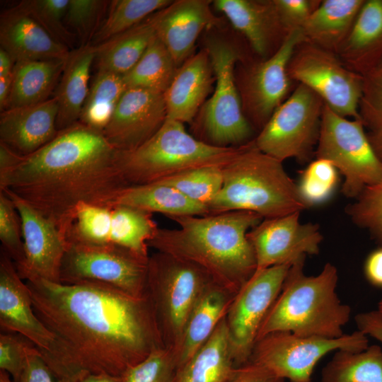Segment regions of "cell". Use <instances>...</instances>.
Returning <instances> with one entry per match:
<instances>
[{
  "label": "cell",
  "mask_w": 382,
  "mask_h": 382,
  "mask_svg": "<svg viewBox=\"0 0 382 382\" xmlns=\"http://www.w3.org/2000/svg\"><path fill=\"white\" fill-rule=\"evenodd\" d=\"M97 54V46H80L70 52L57 87L58 131L79 121L88 93L91 68Z\"/></svg>",
  "instance_id": "cell-26"
},
{
  "label": "cell",
  "mask_w": 382,
  "mask_h": 382,
  "mask_svg": "<svg viewBox=\"0 0 382 382\" xmlns=\"http://www.w3.org/2000/svg\"><path fill=\"white\" fill-rule=\"evenodd\" d=\"M1 332L21 335L40 351L57 382L65 374V358L55 337L37 316L26 282L20 277L11 258L0 253Z\"/></svg>",
  "instance_id": "cell-15"
},
{
  "label": "cell",
  "mask_w": 382,
  "mask_h": 382,
  "mask_svg": "<svg viewBox=\"0 0 382 382\" xmlns=\"http://www.w3.org/2000/svg\"><path fill=\"white\" fill-rule=\"evenodd\" d=\"M36 347L20 334L1 332L0 370L6 371L18 382L29 354Z\"/></svg>",
  "instance_id": "cell-46"
},
{
  "label": "cell",
  "mask_w": 382,
  "mask_h": 382,
  "mask_svg": "<svg viewBox=\"0 0 382 382\" xmlns=\"http://www.w3.org/2000/svg\"><path fill=\"white\" fill-rule=\"evenodd\" d=\"M287 74L292 81L316 93L335 113L361 120L362 76L349 69L337 54L304 41L294 50Z\"/></svg>",
  "instance_id": "cell-13"
},
{
  "label": "cell",
  "mask_w": 382,
  "mask_h": 382,
  "mask_svg": "<svg viewBox=\"0 0 382 382\" xmlns=\"http://www.w3.org/2000/svg\"><path fill=\"white\" fill-rule=\"evenodd\" d=\"M364 0H323L301 28L306 42L337 54Z\"/></svg>",
  "instance_id": "cell-28"
},
{
  "label": "cell",
  "mask_w": 382,
  "mask_h": 382,
  "mask_svg": "<svg viewBox=\"0 0 382 382\" xmlns=\"http://www.w3.org/2000/svg\"><path fill=\"white\" fill-rule=\"evenodd\" d=\"M222 167L211 166L194 168L159 182L173 187L190 199L207 207L222 187Z\"/></svg>",
  "instance_id": "cell-38"
},
{
  "label": "cell",
  "mask_w": 382,
  "mask_h": 382,
  "mask_svg": "<svg viewBox=\"0 0 382 382\" xmlns=\"http://www.w3.org/2000/svg\"><path fill=\"white\" fill-rule=\"evenodd\" d=\"M368 347L367 336L358 330L337 338L277 331L255 342L249 361L266 367L284 381L304 382L311 380L315 366L330 352H359Z\"/></svg>",
  "instance_id": "cell-12"
},
{
  "label": "cell",
  "mask_w": 382,
  "mask_h": 382,
  "mask_svg": "<svg viewBox=\"0 0 382 382\" xmlns=\"http://www.w3.org/2000/svg\"><path fill=\"white\" fill-rule=\"evenodd\" d=\"M204 48L210 58L216 86L200 118L201 141L219 147L245 144L253 139L255 130L243 114L236 83L241 52L235 44L218 35L207 36Z\"/></svg>",
  "instance_id": "cell-8"
},
{
  "label": "cell",
  "mask_w": 382,
  "mask_h": 382,
  "mask_svg": "<svg viewBox=\"0 0 382 382\" xmlns=\"http://www.w3.org/2000/svg\"><path fill=\"white\" fill-rule=\"evenodd\" d=\"M177 365L173 352L163 345L129 369L123 382H175Z\"/></svg>",
  "instance_id": "cell-42"
},
{
  "label": "cell",
  "mask_w": 382,
  "mask_h": 382,
  "mask_svg": "<svg viewBox=\"0 0 382 382\" xmlns=\"http://www.w3.org/2000/svg\"><path fill=\"white\" fill-rule=\"evenodd\" d=\"M212 4L245 36L261 59L272 56L290 33L274 0H216Z\"/></svg>",
  "instance_id": "cell-21"
},
{
  "label": "cell",
  "mask_w": 382,
  "mask_h": 382,
  "mask_svg": "<svg viewBox=\"0 0 382 382\" xmlns=\"http://www.w3.org/2000/svg\"><path fill=\"white\" fill-rule=\"evenodd\" d=\"M158 226L152 214L123 204L111 207L109 243L149 260L148 243Z\"/></svg>",
  "instance_id": "cell-33"
},
{
  "label": "cell",
  "mask_w": 382,
  "mask_h": 382,
  "mask_svg": "<svg viewBox=\"0 0 382 382\" xmlns=\"http://www.w3.org/2000/svg\"><path fill=\"white\" fill-rule=\"evenodd\" d=\"M18 382H57L41 353L35 347L28 355Z\"/></svg>",
  "instance_id": "cell-48"
},
{
  "label": "cell",
  "mask_w": 382,
  "mask_h": 382,
  "mask_svg": "<svg viewBox=\"0 0 382 382\" xmlns=\"http://www.w3.org/2000/svg\"><path fill=\"white\" fill-rule=\"evenodd\" d=\"M166 120L163 93L127 88L103 133L117 150L129 151L154 136Z\"/></svg>",
  "instance_id": "cell-19"
},
{
  "label": "cell",
  "mask_w": 382,
  "mask_h": 382,
  "mask_svg": "<svg viewBox=\"0 0 382 382\" xmlns=\"http://www.w3.org/2000/svg\"><path fill=\"white\" fill-rule=\"evenodd\" d=\"M377 311L382 316V299L378 303Z\"/></svg>",
  "instance_id": "cell-57"
},
{
  "label": "cell",
  "mask_w": 382,
  "mask_h": 382,
  "mask_svg": "<svg viewBox=\"0 0 382 382\" xmlns=\"http://www.w3.org/2000/svg\"><path fill=\"white\" fill-rule=\"evenodd\" d=\"M58 103L53 96L38 104L0 114V142L21 156L30 155L57 134Z\"/></svg>",
  "instance_id": "cell-22"
},
{
  "label": "cell",
  "mask_w": 382,
  "mask_h": 382,
  "mask_svg": "<svg viewBox=\"0 0 382 382\" xmlns=\"http://www.w3.org/2000/svg\"><path fill=\"white\" fill-rule=\"evenodd\" d=\"M156 32L151 16L141 23L96 45L98 71L124 75L140 59Z\"/></svg>",
  "instance_id": "cell-32"
},
{
  "label": "cell",
  "mask_w": 382,
  "mask_h": 382,
  "mask_svg": "<svg viewBox=\"0 0 382 382\" xmlns=\"http://www.w3.org/2000/svg\"><path fill=\"white\" fill-rule=\"evenodd\" d=\"M300 213L263 219L248 231L247 236L256 259L255 271L319 253L323 241L319 226L301 223Z\"/></svg>",
  "instance_id": "cell-17"
},
{
  "label": "cell",
  "mask_w": 382,
  "mask_h": 382,
  "mask_svg": "<svg viewBox=\"0 0 382 382\" xmlns=\"http://www.w3.org/2000/svg\"><path fill=\"white\" fill-rule=\"evenodd\" d=\"M170 0H114L110 1L108 13L91 45H98L137 25L151 15L164 8Z\"/></svg>",
  "instance_id": "cell-37"
},
{
  "label": "cell",
  "mask_w": 382,
  "mask_h": 382,
  "mask_svg": "<svg viewBox=\"0 0 382 382\" xmlns=\"http://www.w3.org/2000/svg\"><path fill=\"white\" fill-rule=\"evenodd\" d=\"M116 204L127 205L149 213L173 216H205L207 206L197 203L173 187L161 182L129 185L121 192Z\"/></svg>",
  "instance_id": "cell-31"
},
{
  "label": "cell",
  "mask_w": 382,
  "mask_h": 382,
  "mask_svg": "<svg viewBox=\"0 0 382 382\" xmlns=\"http://www.w3.org/2000/svg\"><path fill=\"white\" fill-rule=\"evenodd\" d=\"M345 212L355 225L367 230L382 245V181L365 187L346 207Z\"/></svg>",
  "instance_id": "cell-41"
},
{
  "label": "cell",
  "mask_w": 382,
  "mask_h": 382,
  "mask_svg": "<svg viewBox=\"0 0 382 382\" xmlns=\"http://www.w3.org/2000/svg\"><path fill=\"white\" fill-rule=\"evenodd\" d=\"M266 367L248 361L236 366L225 382H284Z\"/></svg>",
  "instance_id": "cell-49"
},
{
  "label": "cell",
  "mask_w": 382,
  "mask_h": 382,
  "mask_svg": "<svg viewBox=\"0 0 382 382\" xmlns=\"http://www.w3.org/2000/svg\"><path fill=\"white\" fill-rule=\"evenodd\" d=\"M234 296L213 282L207 286L188 318L180 345L174 354L177 369L210 337L226 316Z\"/></svg>",
  "instance_id": "cell-27"
},
{
  "label": "cell",
  "mask_w": 382,
  "mask_h": 382,
  "mask_svg": "<svg viewBox=\"0 0 382 382\" xmlns=\"http://www.w3.org/2000/svg\"><path fill=\"white\" fill-rule=\"evenodd\" d=\"M66 59L15 62L11 88L5 110L33 105L50 98Z\"/></svg>",
  "instance_id": "cell-30"
},
{
  "label": "cell",
  "mask_w": 382,
  "mask_h": 382,
  "mask_svg": "<svg viewBox=\"0 0 382 382\" xmlns=\"http://www.w3.org/2000/svg\"><path fill=\"white\" fill-rule=\"evenodd\" d=\"M304 382H313V381H312V380H310V381H304Z\"/></svg>",
  "instance_id": "cell-58"
},
{
  "label": "cell",
  "mask_w": 382,
  "mask_h": 382,
  "mask_svg": "<svg viewBox=\"0 0 382 382\" xmlns=\"http://www.w3.org/2000/svg\"><path fill=\"white\" fill-rule=\"evenodd\" d=\"M354 320L358 330L382 342V316L377 311L359 313Z\"/></svg>",
  "instance_id": "cell-50"
},
{
  "label": "cell",
  "mask_w": 382,
  "mask_h": 382,
  "mask_svg": "<svg viewBox=\"0 0 382 382\" xmlns=\"http://www.w3.org/2000/svg\"><path fill=\"white\" fill-rule=\"evenodd\" d=\"M6 192L21 218L24 262L16 268L25 281L42 279L60 282V270L66 243L59 229L35 209L14 193Z\"/></svg>",
  "instance_id": "cell-18"
},
{
  "label": "cell",
  "mask_w": 382,
  "mask_h": 382,
  "mask_svg": "<svg viewBox=\"0 0 382 382\" xmlns=\"http://www.w3.org/2000/svg\"><path fill=\"white\" fill-rule=\"evenodd\" d=\"M225 317L202 347L177 369L175 382H225L231 376L236 365Z\"/></svg>",
  "instance_id": "cell-29"
},
{
  "label": "cell",
  "mask_w": 382,
  "mask_h": 382,
  "mask_svg": "<svg viewBox=\"0 0 382 382\" xmlns=\"http://www.w3.org/2000/svg\"><path fill=\"white\" fill-rule=\"evenodd\" d=\"M177 228H161L149 247L187 262L235 295L256 270L248 231L263 218L247 211L205 216H173Z\"/></svg>",
  "instance_id": "cell-3"
},
{
  "label": "cell",
  "mask_w": 382,
  "mask_h": 382,
  "mask_svg": "<svg viewBox=\"0 0 382 382\" xmlns=\"http://www.w3.org/2000/svg\"><path fill=\"white\" fill-rule=\"evenodd\" d=\"M73 382H123L122 376L106 374H87L80 376Z\"/></svg>",
  "instance_id": "cell-53"
},
{
  "label": "cell",
  "mask_w": 382,
  "mask_h": 382,
  "mask_svg": "<svg viewBox=\"0 0 382 382\" xmlns=\"http://www.w3.org/2000/svg\"><path fill=\"white\" fill-rule=\"evenodd\" d=\"M321 382H382L381 347L336 351L321 371Z\"/></svg>",
  "instance_id": "cell-34"
},
{
  "label": "cell",
  "mask_w": 382,
  "mask_h": 382,
  "mask_svg": "<svg viewBox=\"0 0 382 382\" xmlns=\"http://www.w3.org/2000/svg\"><path fill=\"white\" fill-rule=\"evenodd\" d=\"M338 170L329 161L316 158L302 171L296 184L299 197L306 207L329 199L338 183Z\"/></svg>",
  "instance_id": "cell-39"
},
{
  "label": "cell",
  "mask_w": 382,
  "mask_h": 382,
  "mask_svg": "<svg viewBox=\"0 0 382 382\" xmlns=\"http://www.w3.org/2000/svg\"><path fill=\"white\" fill-rule=\"evenodd\" d=\"M364 273L369 284L382 289V245L367 255L364 265Z\"/></svg>",
  "instance_id": "cell-51"
},
{
  "label": "cell",
  "mask_w": 382,
  "mask_h": 382,
  "mask_svg": "<svg viewBox=\"0 0 382 382\" xmlns=\"http://www.w3.org/2000/svg\"><path fill=\"white\" fill-rule=\"evenodd\" d=\"M239 147L207 144L190 135L183 123L166 118L143 144L132 151H119L118 165L129 185L149 184L194 168L224 166Z\"/></svg>",
  "instance_id": "cell-6"
},
{
  "label": "cell",
  "mask_w": 382,
  "mask_h": 382,
  "mask_svg": "<svg viewBox=\"0 0 382 382\" xmlns=\"http://www.w3.org/2000/svg\"><path fill=\"white\" fill-rule=\"evenodd\" d=\"M369 140L382 163V122L367 132Z\"/></svg>",
  "instance_id": "cell-52"
},
{
  "label": "cell",
  "mask_w": 382,
  "mask_h": 382,
  "mask_svg": "<svg viewBox=\"0 0 382 382\" xmlns=\"http://www.w3.org/2000/svg\"><path fill=\"white\" fill-rule=\"evenodd\" d=\"M0 382H13L10 378V375L4 371L0 370Z\"/></svg>",
  "instance_id": "cell-56"
},
{
  "label": "cell",
  "mask_w": 382,
  "mask_h": 382,
  "mask_svg": "<svg viewBox=\"0 0 382 382\" xmlns=\"http://www.w3.org/2000/svg\"><path fill=\"white\" fill-rule=\"evenodd\" d=\"M33 307L64 353L63 382L87 374L122 376L164 345L149 296L92 284L25 281Z\"/></svg>",
  "instance_id": "cell-1"
},
{
  "label": "cell",
  "mask_w": 382,
  "mask_h": 382,
  "mask_svg": "<svg viewBox=\"0 0 382 382\" xmlns=\"http://www.w3.org/2000/svg\"><path fill=\"white\" fill-rule=\"evenodd\" d=\"M304 41L301 29L292 30L272 56L243 64L235 72L243 112L254 130L260 132L289 96L293 81L287 66L294 50Z\"/></svg>",
  "instance_id": "cell-14"
},
{
  "label": "cell",
  "mask_w": 382,
  "mask_h": 382,
  "mask_svg": "<svg viewBox=\"0 0 382 382\" xmlns=\"http://www.w3.org/2000/svg\"><path fill=\"white\" fill-rule=\"evenodd\" d=\"M110 1L100 0H69L64 22L80 40L81 46L90 44L99 28V22Z\"/></svg>",
  "instance_id": "cell-43"
},
{
  "label": "cell",
  "mask_w": 382,
  "mask_h": 382,
  "mask_svg": "<svg viewBox=\"0 0 382 382\" xmlns=\"http://www.w3.org/2000/svg\"><path fill=\"white\" fill-rule=\"evenodd\" d=\"M0 44L14 62L66 59L71 51L18 4L1 14Z\"/></svg>",
  "instance_id": "cell-23"
},
{
  "label": "cell",
  "mask_w": 382,
  "mask_h": 382,
  "mask_svg": "<svg viewBox=\"0 0 382 382\" xmlns=\"http://www.w3.org/2000/svg\"><path fill=\"white\" fill-rule=\"evenodd\" d=\"M178 69L170 53L155 35L136 65L122 76L127 88L164 93Z\"/></svg>",
  "instance_id": "cell-35"
},
{
  "label": "cell",
  "mask_w": 382,
  "mask_h": 382,
  "mask_svg": "<svg viewBox=\"0 0 382 382\" xmlns=\"http://www.w3.org/2000/svg\"><path fill=\"white\" fill-rule=\"evenodd\" d=\"M118 156L103 132L79 121L35 152L17 155L0 168V190L29 204L65 238L80 204L112 207L129 186Z\"/></svg>",
  "instance_id": "cell-2"
},
{
  "label": "cell",
  "mask_w": 382,
  "mask_h": 382,
  "mask_svg": "<svg viewBox=\"0 0 382 382\" xmlns=\"http://www.w3.org/2000/svg\"><path fill=\"white\" fill-rule=\"evenodd\" d=\"M212 1L177 0L151 16L156 36L179 67L192 55L195 42L205 29L221 21L211 9Z\"/></svg>",
  "instance_id": "cell-20"
},
{
  "label": "cell",
  "mask_w": 382,
  "mask_h": 382,
  "mask_svg": "<svg viewBox=\"0 0 382 382\" xmlns=\"http://www.w3.org/2000/svg\"><path fill=\"white\" fill-rule=\"evenodd\" d=\"M127 88L122 75L98 71L89 88L79 122L103 132Z\"/></svg>",
  "instance_id": "cell-36"
},
{
  "label": "cell",
  "mask_w": 382,
  "mask_h": 382,
  "mask_svg": "<svg viewBox=\"0 0 382 382\" xmlns=\"http://www.w3.org/2000/svg\"><path fill=\"white\" fill-rule=\"evenodd\" d=\"M213 69L203 48L180 66L163 93L166 118L190 123L212 91Z\"/></svg>",
  "instance_id": "cell-24"
},
{
  "label": "cell",
  "mask_w": 382,
  "mask_h": 382,
  "mask_svg": "<svg viewBox=\"0 0 382 382\" xmlns=\"http://www.w3.org/2000/svg\"><path fill=\"white\" fill-rule=\"evenodd\" d=\"M211 282L203 271L187 262L161 252L149 257L148 296L162 342L174 354L193 308Z\"/></svg>",
  "instance_id": "cell-7"
},
{
  "label": "cell",
  "mask_w": 382,
  "mask_h": 382,
  "mask_svg": "<svg viewBox=\"0 0 382 382\" xmlns=\"http://www.w3.org/2000/svg\"><path fill=\"white\" fill-rule=\"evenodd\" d=\"M359 113L369 130L382 122V60L362 76Z\"/></svg>",
  "instance_id": "cell-45"
},
{
  "label": "cell",
  "mask_w": 382,
  "mask_h": 382,
  "mask_svg": "<svg viewBox=\"0 0 382 382\" xmlns=\"http://www.w3.org/2000/svg\"><path fill=\"white\" fill-rule=\"evenodd\" d=\"M323 100L312 90L299 83L275 110L254 138L262 152L283 162L295 158L310 161L318 144Z\"/></svg>",
  "instance_id": "cell-10"
},
{
  "label": "cell",
  "mask_w": 382,
  "mask_h": 382,
  "mask_svg": "<svg viewBox=\"0 0 382 382\" xmlns=\"http://www.w3.org/2000/svg\"><path fill=\"white\" fill-rule=\"evenodd\" d=\"M148 262L115 245L66 243L60 283L106 286L130 296H148Z\"/></svg>",
  "instance_id": "cell-11"
},
{
  "label": "cell",
  "mask_w": 382,
  "mask_h": 382,
  "mask_svg": "<svg viewBox=\"0 0 382 382\" xmlns=\"http://www.w3.org/2000/svg\"><path fill=\"white\" fill-rule=\"evenodd\" d=\"M222 171L223 185L207 205L209 214L247 211L270 219L306 208L282 162L260 150L254 139L240 146Z\"/></svg>",
  "instance_id": "cell-5"
},
{
  "label": "cell",
  "mask_w": 382,
  "mask_h": 382,
  "mask_svg": "<svg viewBox=\"0 0 382 382\" xmlns=\"http://www.w3.org/2000/svg\"><path fill=\"white\" fill-rule=\"evenodd\" d=\"M281 21L291 32L301 29L320 0H274Z\"/></svg>",
  "instance_id": "cell-47"
},
{
  "label": "cell",
  "mask_w": 382,
  "mask_h": 382,
  "mask_svg": "<svg viewBox=\"0 0 382 382\" xmlns=\"http://www.w3.org/2000/svg\"><path fill=\"white\" fill-rule=\"evenodd\" d=\"M306 256L291 265L282 289L265 316L256 341L267 334L290 332L301 336L337 338L350 320L351 307L336 291L338 272L327 262L316 275L304 272Z\"/></svg>",
  "instance_id": "cell-4"
},
{
  "label": "cell",
  "mask_w": 382,
  "mask_h": 382,
  "mask_svg": "<svg viewBox=\"0 0 382 382\" xmlns=\"http://www.w3.org/2000/svg\"><path fill=\"white\" fill-rule=\"evenodd\" d=\"M1 249L13 261L16 267L24 262V246L21 218L10 197L0 190Z\"/></svg>",
  "instance_id": "cell-44"
},
{
  "label": "cell",
  "mask_w": 382,
  "mask_h": 382,
  "mask_svg": "<svg viewBox=\"0 0 382 382\" xmlns=\"http://www.w3.org/2000/svg\"><path fill=\"white\" fill-rule=\"evenodd\" d=\"M337 55L361 76L382 60V0H364Z\"/></svg>",
  "instance_id": "cell-25"
},
{
  "label": "cell",
  "mask_w": 382,
  "mask_h": 382,
  "mask_svg": "<svg viewBox=\"0 0 382 382\" xmlns=\"http://www.w3.org/2000/svg\"><path fill=\"white\" fill-rule=\"evenodd\" d=\"M292 263L255 271L233 296L225 318L236 366L249 361L260 325Z\"/></svg>",
  "instance_id": "cell-16"
},
{
  "label": "cell",
  "mask_w": 382,
  "mask_h": 382,
  "mask_svg": "<svg viewBox=\"0 0 382 382\" xmlns=\"http://www.w3.org/2000/svg\"><path fill=\"white\" fill-rule=\"evenodd\" d=\"M359 120H349L324 103L316 158L329 161L344 176L342 194L355 199L370 185L382 181V163Z\"/></svg>",
  "instance_id": "cell-9"
},
{
  "label": "cell",
  "mask_w": 382,
  "mask_h": 382,
  "mask_svg": "<svg viewBox=\"0 0 382 382\" xmlns=\"http://www.w3.org/2000/svg\"><path fill=\"white\" fill-rule=\"evenodd\" d=\"M13 80V72L8 76L0 77V110H5L9 97Z\"/></svg>",
  "instance_id": "cell-54"
},
{
  "label": "cell",
  "mask_w": 382,
  "mask_h": 382,
  "mask_svg": "<svg viewBox=\"0 0 382 382\" xmlns=\"http://www.w3.org/2000/svg\"><path fill=\"white\" fill-rule=\"evenodd\" d=\"M69 0H28L18 5L37 21L56 40L67 47L74 48L76 36L64 22V17Z\"/></svg>",
  "instance_id": "cell-40"
},
{
  "label": "cell",
  "mask_w": 382,
  "mask_h": 382,
  "mask_svg": "<svg viewBox=\"0 0 382 382\" xmlns=\"http://www.w3.org/2000/svg\"><path fill=\"white\" fill-rule=\"evenodd\" d=\"M15 62L10 54L2 47L0 48V77L10 75L13 72Z\"/></svg>",
  "instance_id": "cell-55"
}]
</instances>
